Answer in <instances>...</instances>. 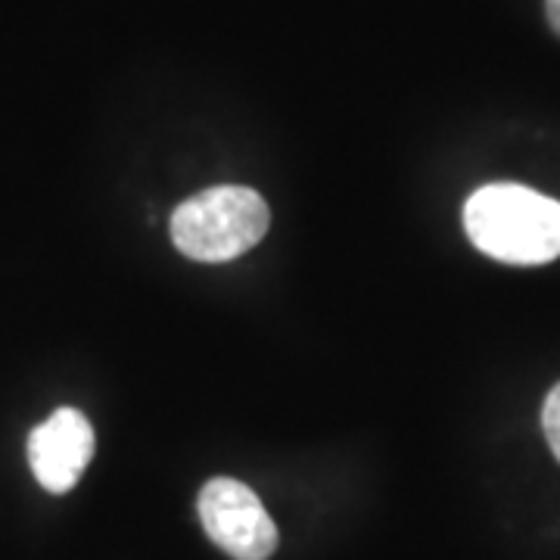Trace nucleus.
<instances>
[{
  "instance_id": "obj_1",
  "label": "nucleus",
  "mask_w": 560,
  "mask_h": 560,
  "mask_svg": "<svg viewBox=\"0 0 560 560\" xmlns=\"http://www.w3.org/2000/svg\"><path fill=\"white\" fill-rule=\"evenodd\" d=\"M470 243L508 265H548L560 256V202L523 184H486L464 202Z\"/></svg>"
},
{
  "instance_id": "obj_2",
  "label": "nucleus",
  "mask_w": 560,
  "mask_h": 560,
  "mask_svg": "<svg viewBox=\"0 0 560 560\" xmlns=\"http://www.w3.org/2000/svg\"><path fill=\"white\" fill-rule=\"evenodd\" d=\"M268 202L249 187H212L184 200L172 215V241L187 259L231 261L268 234Z\"/></svg>"
},
{
  "instance_id": "obj_3",
  "label": "nucleus",
  "mask_w": 560,
  "mask_h": 560,
  "mask_svg": "<svg viewBox=\"0 0 560 560\" xmlns=\"http://www.w3.org/2000/svg\"><path fill=\"white\" fill-rule=\"evenodd\" d=\"M202 529L234 560H268L278 548V526L261 508L259 495L241 480L215 477L197 499Z\"/></svg>"
},
{
  "instance_id": "obj_4",
  "label": "nucleus",
  "mask_w": 560,
  "mask_h": 560,
  "mask_svg": "<svg viewBox=\"0 0 560 560\" xmlns=\"http://www.w3.org/2000/svg\"><path fill=\"white\" fill-rule=\"evenodd\" d=\"M91 458L94 427L79 408H57L28 436V464L35 470V480L54 495H66L69 489H75Z\"/></svg>"
},
{
  "instance_id": "obj_5",
  "label": "nucleus",
  "mask_w": 560,
  "mask_h": 560,
  "mask_svg": "<svg viewBox=\"0 0 560 560\" xmlns=\"http://www.w3.org/2000/svg\"><path fill=\"white\" fill-rule=\"evenodd\" d=\"M541 430L548 436V445L555 452V458L560 460V383L548 393L545 408H541Z\"/></svg>"
},
{
  "instance_id": "obj_6",
  "label": "nucleus",
  "mask_w": 560,
  "mask_h": 560,
  "mask_svg": "<svg viewBox=\"0 0 560 560\" xmlns=\"http://www.w3.org/2000/svg\"><path fill=\"white\" fill-rule=\"evenodd\" d=\"M545 13H548L551 28L560 35V0H545Z\"/></svg>"
}]
</instances>
